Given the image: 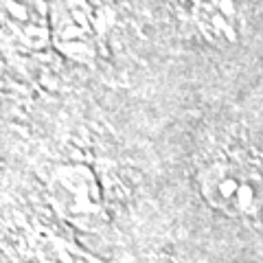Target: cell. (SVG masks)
<instances>
[{
    "instance_id": "obj_1",
    "label": "cell",
    "mask_w": 263,
    "mask_h": 263,
    "mask_svg": "<svg viewBox=\"0 0 263 263\" xmlns=\"http://www.w3.org/2000/svg\"><path fill=\"white\" fill-rule=\"evenodd\" d=\"M197 184L204 202L224 215L246 221L263 217V174L246 156H217L200 169Z\"/></svg>"
}]
</instances>
